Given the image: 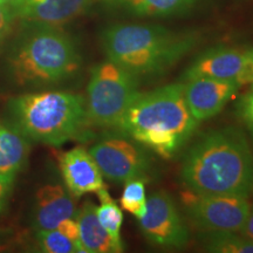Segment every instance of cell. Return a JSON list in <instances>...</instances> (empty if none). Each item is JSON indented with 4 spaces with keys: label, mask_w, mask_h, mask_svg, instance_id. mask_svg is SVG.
<instances>
[{
    "label": "cell",
    "mask_w": 253,
    "mask_h": 253,
    "mask_svg": "<svg viewBox=\"0 0 253 253\" xmlns=\"http://www.w3.org/2000/svg\"><path fill=\"white\" fill-rule=\"evenodd\" d=\"M80 242L84 253L113 252L112 240L96 216V205L87 201L78 210L77 217Z\"/></svg>",
    "instance_id": "9a60e30c"
},
{
    "label": "cell",
    "mask_w": 253,
    "mask_h": 253,
    "mask_svg": "<svg viewBox=\"0 0 253 253\" xmlns=\"http://www.w3.org/2000/svg\"><path fill=\"white\" fill-rule=\"evenodd\" d=\"M74 197L59 183L45 184L38 190L33 204V225L37 231L56 229L59 223L78 213Z\"/></svg>",
    "instance_id": "5bb4252c"
},
{
    "label": "cell",
    "mask_w": 253,
    "mask_h": 253,
    "mask_svg": "<svg viewBox=\"0 0 253 253\" xmlns=\"http://www.w3.org/2000/svg\"><path fill=\"white\" fill-rule=\"evenodd\" d=\"M4 1L11 2V4H15V2H17V1H19V0H4Z\"/></svg>",
    "instance_id": "f1b7e54d"
},
{
    "label": "cell",
    "mask_w": 253,
    "mask_h": 253,
    "mask_svg": "<svg viewBox=\"0 0 253 253\" xmlns=\"http://www.w3.org/2000/svg\"><path fill=\"white\" fill-rule=\"evenodd\" d=\"M120 204L123 210L140 218L147 208V194H145L144 178H135L126 183Z\"/></svg>",
    "instance_id": "ffe728a7"
},
{
    "label": "cell",
    "mask_w": 253,
    "mask_h": 253,
    "mask_svg": "<svg viewBox=\"0 0 253 253\" xmlns=\"http://www.w3.org/2000/svg\"><path fill=\"white\" fill-rule=\"evenodd\" d=\"M237 112L246 126H253V89L240 97Z\"/></svg>",
    "instance_id": "cb8c5ba5"
},
{
    "label": "cell",
    "mask_w": 253,
    "mask_h": 253,
    "mask_svg": "<svg viewBox=\"0 0 253 253\" xmlns=\"http://www.w3.org/2000/svg\"><path fill=\"white\" fill-rule=\"evenodd\" d=\"M62 235H65L68 239H71L75 245H77L79 253H84V250L82 248L80 242V232H79V224L75 218H67V219L62 220L56 226Z\"/></svg>",
    "instance_id": "603a6c76"
},
{
    "label": "cell",
    "mask_w": 253,
    "mask_h": 253,
    "mask_svg": "<svg viewBox=\"0 0 253 253\" xmlns=\"http://www.w3.org/2000/svg\"><path fill=\"white\" fill-rule=\"evenodd\" d=\"M252 196H253V192H252ZM239 233L251 240V242H253V202L251 203V207H250V212H249L248 219L245 221V225Z\"/></svg>",
    "instance_id": "484cf974"
},
{
    "label": "cell",
    "mask_w": 253,
    "mask_h": 253,
    "mask_svg": "<svg viewBox=\"0 0 253 253\" xmlns=\"http://www.w3.org/2000/svg\"><path fill=\"white\" fill-rule=\"evenodd\" d=\"M186 213L202 232H240L248 219L251 202L244 196L196 195L185 192Z\"/></svg>",
    "instance_id": "52a82bcc"
},
{
    "label": "cell",
    "mask_w": 253,
    "mask_h": 253,
    "mask_svg": "<svg viewBox=\"0 0 253 253\" xmlns=\"http://www.w3.org/2000/svg\"><path fill=\"white\" fill-rule=\"evenodd\" d=\"M181 179L196 195L251 197L253 151L248 136L233 126L204 134L186 151Z\"/></svg>",
    "instance_id": "6da1fadb"
},
{
    "label": "cell",
    "mask_w": 253,
    "mask_h": 253,
    "mask_svg": "<svg viewBox=\"0 0 253 253\" xmlns=\"http://www.w3.org/2000/svg\"><path fill=\"white\" fill-rule=\"evenodd\" d=\"M198 121L190 112L184 82L140 91L123 114L115 130L171 158L194 134Z\"/></svg>",
    "instance_id": "7a4b0ae2"
},
{
    "label": "cell",
    "mask_w": 253,
    "mask_h": 253,
    "mask_svg": "<svg viewBox=\"0 0 253 253\" xmlns=\"http://www.w3.org/2000/svg\"><path fill=\"white\" fill-rule=\"evenodd\" d=\"M249 130H250V134H251V138H252V151H253V126H248Z\"/></svg>",
    "instance_id": "83f0119b"
},
{
    "label": "cell",
    "mask_w": 253,
    "mask_h": 253,
    "mask_svg": "<svg viewBox=\"0 0 253 253\" xmlns=\"http://www.w3.org/2000/svg\"><path fill=\"white\" fill-rule=\"evenodd\" d=\"M137 17H171L189 11L196 0H101Z\"/></svg>",
    "instance_id": "e0dca14e"
},
{
    "label": "cell",
    "mask_w": 253,
    "mask_h": 253,
    "mask_svg": "<svg viewBox=\"0 0 253 253\" xmlns=\"http://www.w3.org/2000/svg\"><path fill=\"white\" fill-rule=\"evenodd\" d=\"M30 140L12 126H2L0 132V172L15 176L26 166Z\"/></svg>",
    "instance_id": "2e32d148"
},
{
    "label": "cell",
    "mask_w": 253,
    "mask_h": 253,
    "mask_svg": "<svg viewBox=\"0 0 253 253\" xmlns=\"http://www.w3.org/2000/svg\"><path fill=\"white\" fill-rule=\"evenodd\" d=\"M1 129H2V125H1V123H0V132H1Z\"/></svg>",
    "instance_id": "f546056e"
},
{
    "label": "cell",
    "mask_w": 253,
    "mask_h": 253,
    "mask_svg": "<svg viewBox=\"0 0 253 253\" xmlns=\"http://www.w3.org/2000/svg\"><path fill=\"white\" fill-rule=\"evenodd\" d=\"M246 55H248L249 59V66H250V71H251V75H252V82H253V48H250L248 50H245Z\"/></svg>",
    "instance_id": "4316f807"
},
{
    "label": "cell",
    "mask_w": 253,
    "mask_h": 253,
    "mask_svg": "<svg viewBox=\"0 0 253 253\" xmlns=\"http://www.w3.org/2000/svg\"><path fill=\"white\" fill-rule=\"evenodd\" d=\"M11 126L30 141L53 147L65 144L88 128L86 99L68 91H36L12 97Z\"/></svg>",
    "instance_id": "5b68a950"
},
{
    "label": "cell",
    "mask_w": 253,
    "mask_h": 253,
    "mask_svg": "<svg viewBox=\"0 0 253 253\" xmlns=\"http://www.w3.org/2000/svg\"><path fill=\"white\" fill-rule=\"evenodd\" d=\"M17 19L13 5L11 2L0 0V45L8 36L9 31Z\"/></svg>",
    "instance_id": "7402d4cb"
},
{
    "label": "cell",
    "mask_w": 253,
    "mask_h": 253,
    "mask_svg": "<svg viewBox=\"0 0 253 253\" xmlns=\"http://www.w3.org/2000/svg\"><path fill=\"white\" fill-rule=\"evenodd\" d=\"M197 78L236 80L240 84L251 82L249 59L246 52L229 47H214L202 53L185 69L182 82Z\"/></svg>",
    "instance_id": "30bf717a"
},
{
    "label": "cell",
    "mask_w": 253,
    "mask_h": 253,
    "mask_svg": "<svg viewBox=\"0 0 253 253\" xmlns=\"http://www.w3.org/2000/svg\"><path fill=\"white\" fill-rule=\"evenodd\" d=\"M205 251L212 253H253V242L238 232H203Z\"/></svg>",
    "instance_id": "d6986e66"
},
{
    "label": "cell",
    "mask_w": 253,
    "mask_h": 253,
    "mask_svg": "<svg viewBox=\"0 0 253 253\" xmlns=\"http://www.w3.org/2000/svg\"><path fill=\"white\" fill-rule=\"evenodd\" d=\"M137 221L141 232L154 245L182 248L189 240L188 227L171 196L164 190H158L147 197V208Z\"/></svg>",
    "instance_id": "9c48e42d"
},
{
    "label": "cell",
    "mask_w": 253,
    "mask_h": 253,
    "mask_svg": "<svg viewBox=\"0 0 253 253\" xmlns=\"http://www.w3.org/2000/svg\"><path fill=\"white\" fill-rule=\"evenodd\" d=\"M89 153L102 176L119 184L135 178L145 179L150 170V157L142 144L121 132L103 137Z\"/></svg>",
    "instance_id": "ba28073f"
},
{
    "label": "cell",
    "mask_w": 253,
    "mask_h": 253,
    "mask_svg": "<svg viewBox=\"0 0 253 253\" xmlns=\"http://www.w3.org/2000/svg\"><path fill=\"white\" fill-rule=\"evenodd\" d=\"M37 239L41 251L46 253H79L77 245L58 229L39 230Z\"/></svg>",
    "instance_id": "44dd1931"
},
{
    "label": "cell",
    "mask_w": 253,
    "mask_h": 253,
    "mask_svg": "<svg viewBox=\"0 0 253 253\" xmlns=\"http://www.w3.org/2000/svg\"><path fill=\"white\" fill-rule=\"evenodd\" d=\"M59 163L66 189L74 198L96 194L104 186L99 167L84 147H75L63 153Z\"/></svg>",
    "instance_id": "7c38bea8"
},
{
    "label": "cell",
    "mask_w": 253,
    "mask_h": 253,
    "mask_svg": "<svg viewBox=\"0 0 253 253\" xmlns=\"http://www.w3.org/2000/svg\"><path fill=\"white\" fill-rule=\"evenodd\" d=\"M138 87L140 79L109 60L91 68L86 99L89 126L115 129L140 93Z\"/></svg>",
    "instance_id": "8992f818"
},
{
    "label": "cell",
    "mask_w": 253,
    "mask_h": 253,
    "mask_svg": "<svg viewBox=\"0 0 253 253\" xmlns=\"http://www.w3.org/2000/svg\"><path fill=\"white\" fill-rule=\"evenodd\" d=\"M80 63V54L68 34L58 26L30 24L11 48L7 71L18 86H48L71 78Z\"/></svg>",
    "instance_id": "277c9868"
},
{
    "label": "cell",
    "mask_w": 253,
    "mask_h": 253,
    "mask_svg": "<svg viewBox=\"0 0 253 253\" xmlns=\"http://www.w3.org/2000/svg\"><path fill=\"white\" fill-rule=\"evenodd\" d=\"M96 194L99 196L100 201V205L96 207L97 219H99L100 224L110 237L113 252H123L125 245H123L121 238V227L123 223V213L121 208L116 204V202L112 198L108 190L104 186L102 189H100Z\"/></svg>",
    "instance_id": "ac0fdd59"
},
{
    "label": "cell",
    "mask_w": 253,
    "mask_h": 253,
    "mask_svg": "<svg viewBox=\"0 0 253 253\" xmlns=\"http://www.w3.org/2000/svg\"><path fill=\"white\" fill-rule=\"evenodd\" d=\"M13 182L14 176L0 172V212L4 211V209L8 203L9 196H11L12 191V186H13Z\"/></svg>",
    "instance_id": "d4e9b609"
},
{
    "label": "cell",
    "mask_w": 253,
    "mask_h": 253,
    "mask_svg": "<svg viewBox=\"0 0 253 253\" xmlns=\"http://www.w3.org/2000/svg\"><path fill=\"white\" fill-rule=\"evenodd\" d=\"M101 0H19L13 7L27 24L59 26L87 12Z\"/></svg>",
    "instance_id": "4fadbf2b"
},
{
    "label": "cell",
    "mask_w": 253,
    "mask_h": 253,
    "mask_svg": "<svg viewBox=\"0 0 253 253\" xmlns=\"http://www.w3.org/2000/svg\"><path fill=\"white\" fill-rule=\"evenodd\" d=\"M240 87L236 80L197 78L184 82L185 100L192 116L202 122L221 112Z\"/></svg>",
    "instance_id": "8fae6325"
},
{
    "label": "cell",
    "mask_w": 253,
    "mask_h": 253,
    "mask_svg": "<svg viewBox=\"0 0 253 253\" xmlns=\"http://www.w3.org/2000/svg\"><path fill=\"white\" fill-rule=\"evenodd\" d=\"M109 61L121 66L136 78L162 75L195 46L196 37L178 33L158 25L118 24L101 36Z\"/></svg>",
    "instance_id": "3957f363"
}]
</instances>
